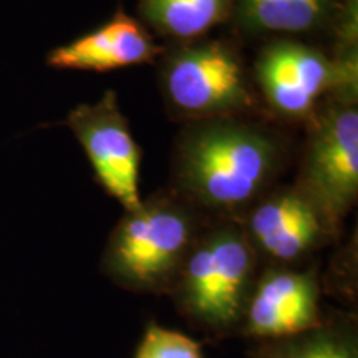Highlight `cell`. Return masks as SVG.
<instances>
[{
	"label": "cell",
	"instance_id": "cell-12",
	"mask_svg": "<svg viewBox=\"0 0 358 358\" xmlns=\"http://www.w3.org/2000/svg\"><path fill=\"white\" fill-rule=\"evenodd\" d=\"M141 10L161 32L194 38L226 20L231 0H141Z\"/></svg>",
	"mask_w": 358,
	"mask_h": 358
},
{
	"label": "cell",
	"instance_id": "cell-8",
	"mask_svg": "<svg viewBox=\"0 0 358 358\" xmlns=\"http://www.w3.org/2000/svg\"><path fill=\"white\" fill-rule=\"evenodd\" d=\"M241 227L257 257L287 267L302 261L337 232L301 189L277 192L262 201Z\"/></svg>",
	"mask_w": 358,
	"mask_h": 358
},
{
	"label": "cell",
	"instance_id": "cell-4",
	"mask_svg": "<svg viewBox=\"0 0 358 358\" xmlns=\"http://www.w3.org/2000/svg\"><path fill=\"white\" fill-rule=\"evenodd\" d=\"M66 124L83 146L106 192L127 213L140 209L141 151L120 111L115 92H106L93 105L77 106Z\"/></svg>",
	"mask_w": 358,
	"mask_h": 358
},
{
	"label": "cell",
	"instance_id": "cell-13",
	"mask_svg": "<svg viewBox=\"0 0 358 358\" xmlns=\"http://www.w3.org/2000/svg\"><path fill=\"white\" fill-rule=\"evenodd\" d=\"M329 0H241L244 24L268 32H303L319 25Z\"/></svg>",
	"mask_w": 358,
	"mask_h": 358
},
{
	"label": "cell",
	"instance_id": "cell-1",
	"mask_svg": "<svg viewBox=\"0 0 358 358\" xmlns=\"http://www.w3.org/2000/svg\"><path fill=\"white\" fill-rule=\"evenodd\" d=\"M259 257L237 224L199 234L169 294L192 329L219 340L239 332Z\"/></svg>",
	"mask_w": 358,
	"mask_h": 358
},
{
	"label": "cell",
	"instance_id": "cell-10",
	"mask_svg": "<svg viewBox=\"0 0 358 358\" xmlns=\"http://www.w3.org/2000/svg\"><path fill=\"white\" fill-rule=\"evenodd\" d=\"M159 52L143 25L120 12L101 29L52 50L47 64L62 70L108 71L148 64Z\"/></svg>",
	"mask_w": 358,
	"mask_h": 358
},
{
	"label": "cell",
	"instance_id": "cell-14",
	"mask_svg": "<svg viewBox=\"0 0 358 358\" xmlns=\"http://www.w3.org/2000/svg\"><path fill=\"white\" fill-rule=\"evenodd\" d=\"M134 358H204L201 345L189 335L150 322L138 343Z\"/></svg>",
	"mask_w": 358,
	"mask_h": 358
},
{
	"label": "cell",
	"instance_id": "cell-11",
	"mask_svg": "<svg viewBox=\"0 0 358 358\" xmlns=\"http://www.w3.org/2000/svg\"><path fill=\"white\" fill-rule=\"evenodd\" d=\"M357 322L324 317L320 325L292 337L254 342L250 358H358Z\"/></svg>",
	"mask_w": 358,
	"mask_h": 358
},
{
	"label": "cell",
	"instance_id": "cell-6",
	"mask_svg": "<svg viewBox=\"0 0 358 358\" xmlns=\"http://www.w3.org/2000/svg\"><path fill=\"white\" fill-rule=\"evenodd\" d=\"M164 90L179 111L194 116L229 113L252 103L241 60L219 42L178 52L164 69Z\"/></svg>",
	"mask_w": 358,
	"mask_h": 358
},
{
	"label": "cell",
	"instance_id": "cell-2",
	"mask_svg": "<svg viewBox=\"0 0 358 358\" xmlns=\"http://www.w3.org/2000/svg\"><path fill=\"white\" fill-rule=\"evenodd\" d=\"M198 237V222L185 206L169 199L146 201L124 214L111 232L103 271L133 292L169 294Z\"/></svg>",
	"mask_w": 358,
	"mask_h": 358
},
{
	"label": "cell",
	"instance_id": "cell-5",
	"mask_svg": "<svg viewBox=\"0 0 358 358\" xmlns=\"http://www.w3.org/2000/svg\"><path fill=\"white\" fill-rule=\"evenodd\" d=\"M301 191L335 231L358 194V113L337 108L313 131L303 163Z\"/></svg>",
	"mask_w": 358,
	"mask_h": 358
},
{
	"label": "cell",
	"instance_id": "cell-3",
	"mask_svg": "<svg viewBox=\"0 0 358 358\" xmlns=\"http://www.w3.org/2000/svg\"><path fill=\"white\" fill-rule=\"evenodd\" d=\"M275 163V148L256 129L214 123L187 138L181 150L182 186L217 211L234 213L256 199Z\"/></svg>",
	"mask_w": 358,
	"mask_h": 358
},
{
	"label": "cell",
	"instance_id": "cell-9",
	"mask_svg": "<svg viewBox=\"0 0 358 358\" xmlns=\"http://www.w3.org/2000/svg\"><path fill=\"white\" fill-rule=\"evenodd\" d=\"M343 75L322 53L292 42L274 43L257 62L262 92L282 115L301 118Z\"/></svg>",
	"mask_w": 358,
	"mask_h": 358
},
{
	"label": "cell",
	"instance_id": "cell-7",
	"mask_svg": "<svg viewBox=\"0 0 358 358\" xmlns=\"http://www.w3.org/2000/svg\"><path fill=\"white\" fill-rule=\"evenodd\" d=\"M324 317L315 272L272 266L254 282L237 335L252 342L292 337L320 325Z\"/></svg>",
	"mask_w": 358,
	"mask_h": 358
}]
</instances>
